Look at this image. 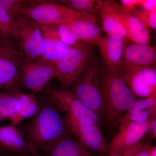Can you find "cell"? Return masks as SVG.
<instances>
[{
  "mask_svg": "<svg viewBox=\"0 0 156 156\" xmlns=\"http://www.w3.org/2000/svg\"><path fill=\"white\" fill-rule=\"evenodd\" d=\"M37 111L33 116L16 126L26 139L43 153L73 134L64 115L51 95L38 97Z\"/></svg>",
  "mask_w": 156,
  "mask_h": 156,
  "instance_id": "obj_1",
  "label": "cell"
},
{
  "mask_svg": "<svg viewBox=\"0 0 156 156\" xmlns=\"http://www.w3.org/2000/svg\"><path fill=\"white\" fill-rule=\"evenodd\" d=\"M99 83L103 101V118L109 131L118 127L121 118L136 103V98L116 71L100 68Z\"/></svg>",
  "mask_w": 156,
  "mask_h": 156,
  "instance_id": "obj_2",
  "label": "cell"
},
{
  "mask_svg": "<svg viewBox=\"0 0 156 156\" xmlns=\"http://www.w3.org/2000/svg\"><path fill=\"white\" fill-rule=\"evenodd\" d=\"M93 46L81 42L54 62V77L63 88H68L90 66L94 59Z\"/></svg>",
  "mask_w": 156,
  "mask_h": 156,
  "instance_id": "obj_3",
  "label": "cell"
},
{
  "mask_svg": "<svg viewBox=\"0 0 156 156\" xmlns=\"http://www.w3.org/2000/svg\"><path fill=\"white\" fill-rule=\"evenodd\" d=\"M99 64L94 58L87 70L68 88L78 99L99 116L103 118V101L99 83Z\"/></svg>",
  "mask_w": 156,
  "mask_h": 156,
  "instance_id": "obj_4",
  "label": "cell"
},
{
  "mask_svg": "<svg viewBox=\"0 0 156 156\" xmlns=\"http://www.w3.org/2000/svg\"><path fill=\"white\" fill-rule=\"evenodd\" d=\"M84 14L53 1H25L20 16L28 17L40 25H56Z\"/></svg>",
  "mask_w": 156,
  "mask_h": 156,
  "instance_id": "obj_5",
  "label": "cell"
},
{
  "mask_svg": "<svg viewBox=\"0 0 156 156\" xmlns=\"http://www.w3.org/2000/svg\"><path fill=\"white\" fill-rule=\"evenodd\" d=\"M22 56L13 37H0V90L19 91Z\"/></svg>",
  "mask_w": 156,
  "mask_h": 156,
  "instance_id": "obj_6",
  "label": "cell"
},
{
  "mask_svg": "<svg viewBox=\"0 0 156 156\" xmlns=\"http://www.w3.org/2000/svg\"><path fill=\"white\" fill-rule=\"evenodd\" d=\"M55 76L54 63L40 57L30 59L22 56L20 64V88L34 93L43 91Z\"/></svg>",
  "mask_w": 156,
  "mask_h": 156,
  "instance_id": "obj_7",
  "label": "cell"
},
{
  "mask_svg": "<svg viewBox=\"0 0 156 156\" xmlns=\"http://www.w3.org/2000/svg\"><path fill=\"white\" fill-rule=\"evenodd\" d=\"M14 38L23 57L30 59L41 57L43 34L41 26L35 21L20 16L16 20Z\"/></svg>",
  "mask_w": 156,
  "mask_h": 156,
  "instance_id": "obj_8",
  "label": "cell"
},
{
  "mask_svg": "<svg viewBox=\"0 0 156 156\" xmlns=\"http://www.w3.org/2000/svg\"><path fill=\"white\" fill-rule=\"evenodd\" d=\"M50 95L64 116L85 124L100 123L99 116L69 90H55Z\"/></svg>",
  "mask_w": 156,
  "mask_h": 156,
  "instance_id": "obj_9",
  "label": "cell"
},
{
  "mask_svg": "<svg viewBox=\"0 0 156 156\" xmlns=\"http://www.w3.org/2000/svg\"><path fill=\"white\" fill-rule=\"evenodd\" d=\"M156 47L127 41L116 72L121 74L138 68L156 66Z\"/></svg>",
  "mask_w": 156,
  "mask_h": 156,
  "instance_id": "obj_10",
  "label": "cell"
},
{
  "mask_svg": "<svg viewBox=\"0 0 156 156\" xmlns=\"http://www.w3.org/2000/svg\"><path fill=\"white\" fill-rule=\"evenodd\" d=\"M135 97L156 96V68H138L119 74Z\"/></svg>",
  "mask_w": 156,
  "mask_h": 156,
  "instance_id": "obj_11",
  "label": "cell"
},
{
  "mask_svg": "<svg viewBox=\"0 0 156 156\" xmlns=\"http://www.w3.org/2000/svg\"><path fill=\"white\" fill-rule=\"evenodd\" d=\"M148 126L149 122L120 121L118 131L107 147L106 152L108 154L118 152L142 140L148 133Z\"/></svg>",
  "mask_w": 156,
  "mask_h": 156,
  "instance_id": "obj_12",
  "label": "cell"
},
{
  "mask_svg": "<svg viewBox=\"0 0 156 156\" xmlns=\"http://www.w3.org/2000/svg\"><path fill=\"white\" fill-rule=\"evenodd\" d=\"M64 117L73 135L77 136L78 140L88 149L97 153L106 152V141L98 126L81 123L71 117Z\"/></svg>",
  "mask_w": 156,
  "mask_h": 156,
  "instance_id": "obj_13",
  "label": "cell"
},
{
  "mask_svg": "<svg viewBox=\"0 0 156 156\" xmlns=\"http://www.w3.org/2000/svg\"><path fill=\"white\" fill-rule=\"evenodd\" d=\"M0 147L9 152L26 156H41L16 126L0 127Z\"/></svg>",
  "mask_w": 156,
  "mask_h": 156,
  "instance_id": "obj_14",
  "label": "cell"
},
{
  "mask_svg": "<svg viewBox=\"0 0 156 156\" xmlns=\"http://www.w3.org/2000/svg\"><path fill=\"white\" fill-rule=\"evenodd\" d=\"M116 14L126 30L127 39L132 43L149 44L151 36L149 29L136 17L120 9L119 4L114 1H105Z\"/></svg>",
  "mask_w": 156,
  "mask_h": 156,
  "instance_id": "obj_15",
  "label": "cell"
},
{
  "mask_svg": "<svg viewBox=\"0 0 156 156\" xmlns=\"http://www.w3.org/2000/svg\"><path fill=\"white\" fill-rule=\"evenodd\" d=\"M128 40L115 35L101 36L95 46L100 50L105 67L116 71Z\"/></svg>",
  "mask_w": 156,
  "mask_h": 156,
  "instance_id": "obj_16",
  "label": "cell"
},
{
  "mask_svg": "<svg viewBox=\"0 0 156 156\" xmlns=\"http://www.w3.org/2000/svg\"><path fill=\"white\" fill-rule=\"evenodd\" d=\"M72 29L81 42L95 46L101 36V29L96 17L84 14L63 21Z\"/></svg>",
  "mask_w": 156,
  "mask_h": 156,
  "instance_id": "obj_17",
  "label": "cell"
},
{
  "mask_svg": "<svg viewBox=\"0 0 156 156\" xmlns=\"http://www.w3.org/2000/svg\"><path fill=\"white\" fill-rule=\"evenodd\" d=\"M43 34L41 58L51 62L58 61L71 48L59 39L56 25H40Z\"/></svg>",
  "mask_w": 156,
  "mask_h": 156,
  "instance_id": "obj_18",
  "label": "cell"
},
{
  "mask_svg": "<svg viewBox=\"0 0 156 156\" xmlns=\"http://www.w3.org/2000/svg\"><path fill=\"white\" fill-rule=\"evenodd\" d=\"M156 118V96L137 99L136 103L121 118L120 121L136 122H149Z\"/></svg>",
  "mask_w": 156,
  "mask_h": 156,
  "instance_id": "obj_19",
  "label": "cell"
},
{
  "mask_svg": "<svg viewBox=\"0 0 156 156\" xmlns=\"http://www.w3.org/2000/svg\"><path fill=\"white\" fill-rule=\"evenodd\" d=\"M44 156H95L79 140L66 137L44 152Z\"/></svg>",
  "mask_w": 156,
  "mask_h": 156,
  "instance_id": "obj_20",
  "label": "cell"
},
{
  "mask_svg": "<svg viewBox=\"0 0 156 156\" xmlns=\"http://www.w3.org/2000/svg\"><path fill=\"white\" fill-rule=\"evenodd\" d=\"M98 12L101 27L107 34L115 35L128 40L125 29L106 1H100Z\"/></svg>",
  "mask_w": 156,
  "mask_h": 156,
  "instance_id": "obj_21",
  "label": "cell"
},
{
  "mask_svg": "<svg viewBox=\"0 0 156 156\" xmlns=\"http://www.w3.org/2000/svg\"><path fill=\"white\" fill-rule=\"evenodd\" d=\"M21 92L20 90H0V119L9 120L13 122L20 110Z\"/></svg>",
  "mask_w": 156,
  "mask_h": 156,
  "instance_id": "obj_22",
  "label": "cell"
},
{
  "mask_svg": "<svg viewBox=\"0 0 156 156\" xmlns=\"http://www.w3.org/2000/svg\"><path fill=\"white\" fill-rule=\"evenodd\" d=\"M20 110L11 125L17 126L35 114L38 108V97L34 93L27 94L21 92L20 97Z\"/></svg>",
  "mask_w": 156,
  "mask_h": 156,
  "instance_id": "obj_23",
  "label": "cell"
},
{
  "mask_svg": "<svg viewBox=\"0 0 156 156\" xmlns=\"http://www.w3.org/2000/svg\"><path fill=\"white\" fill-rule=\"evenodd\" d=\"M63 5L83 14L96 17L98 14L100 0H63Z\"/></svg>",
  "mask_w": 156,
  "mask_h": 156,
  "instance_id": "obj_24",
  "label": "cell"
},
{
  "mask_svg": "<svg viewBox=\"0 0 156 156\" xmlns=\"http://www.w3.org/2000/svg\"><path fill=\"white\" fill-rule=\"evenodd\" d=\"M16 28V20L0 7V34L2 37L14 38Z\"/></svg>",
  "mask_w": 156,
  "mask_h": 156,
  "instance_id": "obj_25",
  "label": "cell"
},
{
  "mask_svg": "<svg viewBox=\"0 0 156 156\" xmlns=\"http://www.w3.org/2000/svg\"><path fill=\"white\" fill-rule=\"evenodd\" d=\"M56 25L59 39L65 44L72 48L81 42L75 33L65 23L61 22Z\"/></svg>",
  "mask_w": 156,
  "mask_h": 156,
  "instance_id": "obj_26",
  "label": "cell"
},
{
  "mask_svg": "<svg viewBox=\"0 0 156 156\" xmlns=\"http://www.w3.org/2000/svg\"><path fill=\"white\" fill-rule=\"evenodd\" d=\"M128 13L137 18L147 28L156 29V11L148 12L137 7Z\"/></svg>",
  "mask_w": 156,
  "mask_h": 156,
  "instance_id": "obj_27",
  "label": "cell"
},
{
  "mask_svg": "<svg viewBox=\"0 0 156 156\" xmlns=\"http://www.w3.org/2000/svg\"><path fill=\"white\" fill-rule=\"evenodd\" d=\"M25 2V1L21 0H0V7L5 10L14 19L17 20Z\"/></svg>",
  "mask_w": 156,
  "mask_h": 156,
  "instance_id": "obj_28",
  "label": "cell"
},
{
  "mask_svg": "<svg viewBox=\"0 0 156 156\" xmlns=\"http://www.w3.org/2000/svg\"><path fill=\"white\" fill-rule=\"evenodd\" d=\"M143 140L123 149L122 150L115 153L109 154V156H135L144 146Z\"/></svg>",
  "mask_w": 156,
  "mask_h": 156,
  "instance_id": "obj_29",
  "label": "cell"
},
{
  "mask_svg": "<svg viewBox=\"0 0 156 156\" xmlns=\"http://www.w3.org/2000/svg\"><path fill=\"white\" fill-rule=\"evenodd\" d=\"M142 0H121L120 9L124 12L128 13L135 8H137Z\"/></svg>",
  "mask_w": 156,
  "mask_h": 156,
  "instance_id": "obj_30",
  "label": "cell"
},
{
  "mask_svg": "<svg viewBox=\"0 0 156 156\" xmlns=\"http://www.w3.org/2000/svg\"><path fill=\"white\" fill-rule=\"evenodd\" d=\"M138 8L148 12L156 11V0H142Z\"/></svg>",
  "mask_w": 156,
  "mask_h": 156,
  "instance_id": "obj_31",
  "label": "cell"
},
{
  "mask_svg": "<svg viewBox=\"0 0 156 156\" xmlns=\"http://www.w3.org/2000/svg\"><path fill=\"white\" fill-rule=\"evenodd\" d=\"M148 133L150 134L151 138L156 137V118H154L149 122L148 131Z\"/></svg>",
  "mask_w": 156,
  "mask_h": 156,
  "instance_id": "obj_32",
  "label": "cell"
},
{
  "mask_svg": "<svg viewBox=\"0 0 156 156\" xmlns=\"http://www.w3.org/2000/svg\"><path fill=\"white\" fill-rule=\"evenodd\" d=\"M150 146L145 144L142 148L139 151L135 156H150L149 154V147Z\"/></svg>",
  "mask_w": 156,
  "mask_h": 156,
  "instance_id": "obj_33",
  "label": "cell"
},
{
  "mask_svg": "<svg viewBox=\"0 0 156 156\" xmlns=\"http://www.w3.org/2000/svg\"><path fill=\"white\" fill-rule=\"evenodd\" d=\"M149 154L150 156H156V146H150Z\"/></svg>",
  "mask_w": 156,
  "mask_h": 156,
  "instance_id": "obj_34",
  "label": "cell"
},
{
  "mask_svg": "<svg viewBox=\"0 0 156 156\" xmlns=\"http://www.w3.org/2000/svg\"><path fill=\"white\" fill-rule=\"evenodd\" d=\"M26 156L19 155L11 153L5 150H2V156Z\"/></svg>",
  "mask_w": 156,
  "mask_h": 156,
  "instance_id": "obj_35",
  "label": "cell"
},
{
  "mask_svg": "<svg viewBox=\"0 0 156 156\" xmlns=\"http://www.w3.org/2000/svg\"><path fill=\"white\" fill-rule=\"evenodd\" d=\"M2 148L0 147V156H2Z\"/></svg>",
  "mask_w": 156,
  "mask_h": 156,
  "instance_id": "obj_36",
  "label": "cell"
},
{
  "mask_svg": "<svg viewBox=\"0 0 156 156\" xmlns=\"http://www.w3.org/2000/svg\"><path fill=\"white\" fill-rule=\"evenodd\" d=\"M2 37V35H1V34H0V37Z\"/></svg>",
  "mask_w": 156,
  "mask_h": 156,
  "instance_id": "obj_37",
  "label": "cell"
}]
</instances>
